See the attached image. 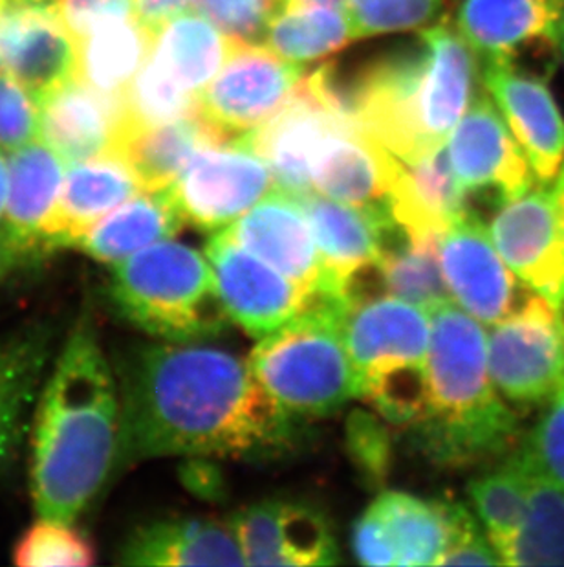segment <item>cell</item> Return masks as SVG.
<instances>
[{"label":"cell","mask_w":564,"mask_h":567,"mask_svg":"<svg viewBox=\"0 0 564 567\" xmlns=\"http://www.w3.org/2000/svg\"><path fill=\"white\" fill-rule=\"evenodd\" d=\"M354 120L332 81L331 64L304 72L292 97L267 124L244 140L264 158L275 188L292 195L312 192V169L326 142Z\"/></svg>","instance_id":"cell-7"},{"label":"cell","mask_w":564,"mask_h":567,"mask_svg":"<svg viewBox=\"0 0 564 567\" xmlns=\"http://www.w3.org/2000/svg\"><path fill=\"white\" fill-rule=\"evenodd\" d=\"M555 203H557V212H560L561 228H563L564 236V162L561 166L560 175L555 178L554 184Z\"/></svg>","instance_id":"cell-52"},{"label":"cell","mask_w":564,"mask_h":567,"mask_svg":"<svg viewBox=\"0 0 564 567\" xmlns=\"http://www.w3.org/2000/svg\"><path fill=\"white\" fill-rule=\"evenodd\" d=\"M39 140L66 166L114 150L125 124V96L107 94L77 78L39 100Z\"/></svg>","instance_id":"cell-22"},{"label":"cell","mask_w":564,"mask_h":567,"mask_svg":"<svg viewBox=\"0 0 564 567\" xmlns=\"http://www.w3.org/2000/svg\"><path fill=\"white\" fill-rule=\"evenodd\" d=\"M155 39L136 16L97 24L75 41V78L97 91L125 96Z\"/></svg>","instance_id":"cell-32"},{"label":"cell","mask_w":564,"mask_h":567,"mask_svg":"<svg viewBox=\"0 0 564 567\" xmlns=\"http://www.w3.org/2000/svg\"><path fill=\"white\" fill-rule=\"evenodd\" d=\"M228 144L200 113L169 124L123 127L114 153L133 167L147 192H160L175 184L198 151Z\"/></svg>","instance_id":"cell-29"},{"label":"cell","mask_w":564,"mask_h":567,"mask_svg":"<svg viewBox=\"0 0 564 567\" xmlns=\"http://www.w3.org/2000/svg\"><path fill=\"white\" fill-rule=\"evenodd\" d=\"M191 6L228 38L261 44L268 24L284 8L282 0H191Z\"/></svg>","instance_id":"cell-40"},{"label":"cell","mask_w":564,"mask_h":567,"mask_svg":"<svg viewBox=\"0 0 564 567\" xmlns=\"http://www.w3.org/2000/svg\"><path fill=\"white\" fill-rule=\"evenodd\" d=\"M334 80L346 114L401 162L448 144L474 97V50L448 17L426 28L410 52L363 69L352 83Z\"/></svg>","instance_id":"cell-3"},{"label":"cell","mask_w":564,"mask_h":567,"mask_svg":"<svg viewBox=\"0 0 564 567\" xmlns=\"http://www.w3.org/2000/svg\"><path fill=\"white\" fill-rule=\"evenodd\" d=\"M440 265L451 300L482 326L501 321L521 301V281L497 250L488 225L473 212L443 231Z\"/></svg>","instance_id":"cell-14"},{"label":"cell","mask_w":564,"mask_h":567,"mask_svg":"<svg viewBox=\"0 0 564 567\" xmlns=\"http://www.w3.org/2000/svg\"><path fill=\"white\" fill-rule=\"evenodd\" d=\"M116 373L88 318L75 323L32 419L30 493L38 516L74 524L116 468Z\"/></svg>","instance_id":"cell-2"},{"label":"cell","mask_w":564,"mask_h":567,"mask_svg":"<svg viewBox=\"0 0 564 567\" xmlns=\"http://www.w3.org/2000/svg\"><path fill=\"white\" fill-rule=\"evenodd\" d=\"M346 443L352 461L363 477L373 485L384 482L389 472L393 452L385 424L374 417L373 413L356 410L346 424Z\"/></svg>","instance_id":"cell-43"},{"label":"cell","mask_w":564,"mask_h":567,"mask_svg":"<svg viewBox=\"0 0 564 567\" xmlns=\"http://www.w3.org/2000/svg\"><path fill=\"white\" fill-rule=\"evenodd\" d=\"M532 483V463L521 443L469 483V498L497 555L521 527ZM501 558V557H499Z\"/></svg>","instance_id":"cell-34"},{"label":"cell","mask_w":564,"mask_h":567,"mask_svg":"<svg viewBox=\"0 0 564 567\" xmlns=\"http://www.w3.org/2000/svg\"><path fill=\"white\" fill-rule=\"evenodd\" d=\"M22 257L19 256L13 245L8 241V237L0 230V278L6 272H10L11 268L15 267L17 261H21Z\"/></svg>","instance_id":"cell-49"},{"label":"cell","mask_w":564,"mask_h":567,"mask_svg":"<svg viewBox=\"0 0 564 567\" xmlns=\"http://www.w3.org/2000/svg\"><path fill=\"white\" fill-rule=\"evenodd\" d=\"M345 338L359 391L385 373L426 368L431 315L396 296H374L348 307Z\"/></svg>","instance_id":"cell-15"},{"label":"cell","mask_w":564,"mask_h":567,"mask_svg":"<svg viewBox=\"0 0 564 567\" xmlns=\"http://www.w3.org/2000/svg\"><path fill=\"white\" fill-rule=\"evenodd\" d=\"M108 300L123 320L164 342H206L228 327L208 257L160 241L113 265Z\"/></svg>","instance_id":"cell-6"},{"label":"cell","mask_w":564,"mask_h":567,"mask_svg":"<svg viewBox=\"0 0 564 567\" xmlns=\"http://www.w3.org/2000/svg\"><path fill=\"white\" fill-rule=\"evenodd\" d=\"M429 315L427 402L409 429L415 446L443 466L501 460L521 443V426L491 377L485 326L455 301Z\"/></svg>","instance_id":"cell-4"},{"label":"cell","mask_w":564,"mask_h":567,"mask_svg":"<svg viewBox=\"0 0 564 567\" xmlns=\"http://www.w3.org/2000/svg\"><path fill=\"white\" fill-rule=\"evenodd\" d=\"M96 563V549L74 524L38 519L13 547V564L22 567H86Z\"/></svg>","instance_id":"cell-38"},{"label":"cell","mask_w":564,"mask_h":567,"mask_svg":"<svg viewBox=\"0 0 564 567\" xmlns=\"http://www.w3.org/2000/svg\"><path fill=\"white\" fill-rule=\"evenodd\" d=\"M488 362L510 404L544 406L564 380V318L543 296L528 295L488 332Z\"/></svg>","instance_id":"cell-8"},{"label":"cell","mask_w":564,"mask_h":567,"mask_svg":"<svg viewBox=\"0 0 564 567\" xmlns=\"http://www.w3.org/2000/svg\"><path fill=\"white\" fill-rule=\"evenodd\" d=\"M443 0H346L354 38L409 32L437 21Z\"/></svg>","instance_id":"cell-39"},{"label":"cell","mask_w":564,"mask_h":567,"mask_svg":"<svg viewBox=\"0 0 564 567\" xmlns=\"http://www.w3.org/2000/svg\"><path fill=\"white\" fill-rule=\"evenodd\" d=\"M52 0H11V4H49Z\"/></svg>","instance_id":"cell-54"},{"label":"cell","mask_w":564,"mask_h":567,"mask_svg":"<svg viewBox=\"0 0 564 567\" xmlns=\"http://www.w3.org/2000/svg\"><path fill=\"white\" fill-rule=\"evenodd\" d=\"M564 0H458V32L488 60L516 61L535 43L554 47Z\"/></svg>","instance_id":"cell-26"},{"label":"cell","mask_w":564,"mask_h":567,"mask_svg":"<svg viewBox=\"0 0 564 567\" xmlns=\"http://www.w3.org/2000/svg\"><path fill=\"white\" fill-rule=\"evenodd\" d=\"M273 186L267 162L242 136L198 151L167 189L186 225L220 231L267 197Z\"/></svg>","instance_id":"cell-10"},{"label":"cell","mask_w":564,"mask_h":567,"mask_svg":"<svg viewBox=\"0 0 564 567\" xmlns=\"http://www.w3.org/2000/svg\"><path fill=\"white\" fill-rule=\"evenodd\" d=\"M295 198L306 214L326 276L337 295L345 298L352 279L378 265L398 225L389 208L352 206L315 192Z\"/></svg>","instance_id":"cell-19"},{"label":"cell","mask_w":564,"mask_h":567,"mask_svg":"<svg viewBox=\"0 0 564 567\" xmlns=\"http://www.w3.org/2000/svg\"><path fill=\"white\" fill-rule=\"evenodd\" d=\"M354 551L365 566H396L395 547L390 544L384 519L376 505L365 511L354 527Z\"/></svg>","instance_id":"cell-46"},{"label":"cell","mask_w":564,"mask_h":567,"mask_svg":"<svg viewBox=\"0 0 564 567\" xmlns=\"http://www.w3.org/2000/svg\"><path fill=\"white\" fill-rule=\"evenodd\" d=\"M345 10L323 6H284L268 24L262 44L293 63L337 54L354 41Z\"/></svg>","instance_id":"cell-37"},{"label":"cell","mask_w":564,"mask_h":567,"mask_svg":"<svg viewBox=\"0 0 564 567\" xmlns=\"http://www.w3.org/2000/svg\"><path fill=\"white\" fill-rule=\"evenodd\" d=\"M133 4L136 19L158 33L170 19L187 13L191 0H133Z\"/></svg>","instance_id":"cell-47"},{"label":"cell","mask_w":564,"mask_h":567,"mask_svg":"<svg viewBox=\"0 0 564 567\" xmlns=\"http://www.w3.org/2000/svg\"><path fill=\"white\" fill-rule=\"evenodd\" d=\"M304 69L267 44L234 41L224 66L200 92L198 113L224 142L242 138L286 105Z\"/></svg>","instance_id":"cell-9"},{"label":"cell","mask_w":564,"mask_h":567,"mask_svg":"<svg viewBox=\"0 0 564 567\" xmlns=\"http://www.w3.org/2000/svg\"><path fill=\"white\" fill-rule=\"evenodd\" d=\"M184 482L197 494H203L211 498L213 494L220 491L219 472L213 466L206 465L203 461H195L184 468Z\"/></svg>","instance_id":"cell-48"},{"label":"cell","mask_w":564,"mask_h":567,"mask_svg":"<svg viewBox=\"0 0 564 567\" xmlns=\"http://www.w3.org/2000/svg\"><path fill=\"white\" fill-rule=\"evenodd\" d=\"M6 4H11V0H0V8Z\"/></svg>","instance_id":"cell-55"},{"label":"cell","mask_w":564,"mask_h":567,"mask_svg":"<svg viewBox=\"0 0 564 567\" xmlns=\"http://www.w3.org/2000/svg\"><path fill=\"white\" fill-rule=\"evenodd\" d=\"M229 320L261 340L306 311L321 296L301 289L261 257L240 247L224 230L215 231L206 254Z\"/></svg>","instance_id":"cell-12"},{"label":"cell","mask_w":564,"mask_h":567,"mask_svg":"<svg viewBox=\"0 0 564 567\" xmlns=\"http://www.w3.org/2000/svg\"><path fill=\"white\" fill-rule=\"evenodd\" d=\"M499 557L501 566H564V487L533 463L526 514Z\"/></svg>","instance_id":"cell-36"},{"label":"cell","mask_w":564,"mask_h":567,"mask_svg":"<svg viewBox=\"0 0 564 567\" xmlns=\"http://www.w3.org/2000/svg\"><path fill=\"white\" fill-rule=\"evenodd\" d=\"M50 4L74 41L97 24L134 16L133 0H52Z\"/></svg>","instance_id":"cell-45"},{"label":"cell","mask_w":564,"mask_h":567,"mask_svg":"<svg viewBox=\"0 0 564 567\" xmlns=\"http://www.w3.org/2000/svg\"><path fill=\"white\" fill-rule=\"evenodd\" d=\"M374 505L395 547L396 566H438L451 535V502L385 493Z\"/></svg>","instance_id":"cell-33"},{"label":"cell","mask_w":564,"mask_h":567,"mask_svg":"<svg viewBox=\"0 0 564 567\" xmlns=\"http://www.w3.org/2000/svg\"><path fill=\"white\" fill-rule=\"evenodd\" d=\"M0 70L38 100L75 75V41L52 4L0 8Z\"/></svg>","instance_id":"cell-21"},{"label":"cell","mask_w":564,"mask_h":567,"mask_svg":"<svg viewBox=\"0 0 564 567\" xmlns=\"http://www.w3.org/2000/svg\"><path fill=\"white\" fill-rule=\"evenodd\" d=\"M282 6H323V8L345 10L346 0H282Z\"/></svg>","instance_id":"cell-51"},{"label":"cell","mask_w":564,"mask_h":567,"mask_svg":"<svg viewBox=\"0 0 564 567\" xmlns=\"http://www.w3.org/2000/svg\"><path fill=\"white\" fill-rule=\"evenodd\" d=\"M116 468L139 461L257 457L286 449L293 417L239 357L192 343H134L116 368Z\"/></svg>","instance_id":"cell-1"},{"label":"cell","mask_w":564,"mask_h":567,"mask_svg":"<svg viewBox=\"0 0 564 567\" xmlns=\"http://www.w3.org/2000/svg\"><path fill=\"white\" fill-rule=\"evenodd\" d=\"M401 162L356 124L337 131L312 169V192L363 208H389Z\"/></svg>","instance_id":"cell-24"},{"label":"cell","mask_w":564,"mask_h":567,"mask_svg":"<svg viewBox=\"0 0 564 567\" xmlns=\"http://www.w3.org/2000/svg\"><path fill=\"white\" fill-rule=\"evenodd\" d=\"M246 566H332L340 563L331 525L310 505L267 499L231 519Z\"/></svg>","instance_id":"cell-18"},{"label":"cell","mask_w":564,"mask_h":567,"mask_svg":"<svg viewBox=\"0 0 564 567\" xmlns=\"http://www.w3.org/2000/svg\"><path fill=\"white\" fill-rule=\"evenodd\" d=\"M385 295L431 312L452 301L440 265V237H410L399 226L379 257Z\"/></svg>","instance_id":"cell-35"},{"label":"cell","mask_w":564,"mask_h":567,"mask_svg":"<svg viewBox=\"0 0 564 567\" xmlns=\"http://www.w3.org/2000/svg\"><path fill=\"white\" fill-rule=\"evenodd\" d=\"M125 566H246L231 522L195 516L142 525L119 551Z\"/></svg>","instance_id":"cell-25"},{"label":"cell","mask_w":564,"mask_h":567,"mask_svg":"<svg viewBox=\"0 0 564 567\" xmlns=\"http://www.w3.org/2000/svg\"><path fill=\"white\" fill-rule=\"evenodd\" d=\"M8 178H10L8 156H6L4 151H0V223L4 217L6 198H8Z\"/></svg>","instance_id":"cell-50"},{"label":"cell","mask_w":564,"mask_h":567,"mask_svg":"<svg viewBox=\"0 0 564 567\" xmlns=\"http://www.w3.org/2000/svg\"><path fill=\"white\" fill-rule=\"evenodd\" d=\"M8 198L0 230L19 256H39V239L63 186L66 162L35 140L8 153Z\"/></svg>","instance_id":"cell-28"},{"label":"cell","mask_w":564,"mask_h":567,"mask_svg":"<svg viewBox=\"0 0 564 567\" xmlns=\"http://www.w3.org/2000/svg\"><path fill=\"white\" fill-rule=\"evenodd\" d=\"M234 39L220 32L208 19L181 13L156 33L147 61L173 85L192 96L211 83L228 61Z\"/></svg>","instance_id":"cell-31"},{"label":"cell","mask_w":564,"mask_h":567,"mask_svg":"<svg viewBox=\"0 0 564 567\" xmlns=\"http://www.w3.org/2000/svg\"><path fill=\"white\" fill-rule=\"evenodd\" d=\"M184 226L169 189H144L103 217L75 248L96 261L116 265L155 243L173 239Z\"/></svg>","instance_id":"cell-30"},{"label":"cell","mask_w":564,"mask_h":567,"mask_svg":"<svg viewBox=\"0 0 564 567\" xmlns=\"http://www.w3.org/2000/svg\"><path fill=\"white\" fill-rule=\"evenodd\" d=\"M52 348L54 332L46 323H30L0 337V471L15 460L32 429Z\"/></svg>","instance_id":"cell-23"},{"label":"cell","mask_w":564,"mask_h":567,"mask_svg":"<svg viewBox=\"0 0 564 567\" xmlns=\"http://www.w3.org/2000/svg\"><path fill=\"white\" fill-rule=\"evenodd\" d=\"M521 449L539 471L564 487V380L532 432L521 440Z\"/></svg>","instance_id":"cell-42"},{"label":"cell","mask_w":564,"mask_h":567,"mask_svg":"<svg viewBox=\"0 0 564 567\" xmlns=\"http://www.w3.org/2000/svg\"><path fill=\"white\" fill-rule=\"evenodd\" d=\"M139 192L144 186L133 167L114 151L70 164L41 231L39 254L77 247L103 217Z\"/></svg>","instance_id":"cell-20"},{"label":"cell","mask_w":564,"mask_h":567,"mask_svg":"<svg viewBox=\"0 0 564 567\" xmlns=\"http://www.w3.org/2000/svg\"><path fill=\"white\" fill-rule=\"evenodd\" d=\"M491 239L522 287L564 311V236L552 184L499 204Z\"/></svg>","instance_id":"cell-11"},{"label":"cell","mask_w":564,"mask_h":567,"mask_svg":"<svg viewBox=\"0 0 564 567\" xmlns=\"http://www.w3.org/2000/svg\"><path fill=\"white\" fill-rule=\"evenodd\" d=\"M224 231L301 289L337 295L321 262L303 206L292 193L273 189Z\"/></svg>","instance_id":"cell-17"},{"label":"cell","mask_w":564,"mask_h":567,"mask_svg":"<svg viewBox=\"0 0 564 567\" xmlns=\"http://www.w3.org/2000/svg\"><path fill=\"white\" fill-rule=\"evenodd\" d=\"M438 566H501L488 533L466 505L451 502V535Z\"/></svg>","instance_id":"cell-44"},{"label":"cell","mask_w":564,"mask_h":567,"mask_svg":"<svg viewBox=\"0 0 564 567\" xmlns=\"http://www.w3.org/2000/svg\"><path fill=\"white\" fill-rule=\"evenodd\" d=\"M468 198L443 145L431 155L399 164L389 209L396 225L410 237H442L449 226L468 214Z\"/></svg>","instance_id":"cell-27"},{"label":"cell","mask_w":564,"mask_h":567,"mask_svg":"<svg viewBox=\"0 0 564 567\" xmlns=\"http://www.w3.org/2000/svg\"><path fill=\"white\" fill-rule=\"evenodd\" d=\"M446 151L452 173L468 197L490 195L502 204L537 184L506 120L485 94L473 97L449 134Z\"/></svg>","instance_id":"cell-13"},{"label":"cell","mask_w":564,"mask_h":567,"mask_svg":"<svg viewBox=\"0 0 564 567\" xmlns=\"http://www.w3.org/2000/svg\"><path fill=\"white\" fill-rule=\"evenodd\" d=\"M554 49L560 52L561 61L564 63V11L561 13L557 27H555Z\"/></svg>","instance_id":"cell-53"},{"label":"cell","mask_w":564,"mask_h":567,"mask_svg":"<svg viewBox=\"0 0 564 567\" xmlns=\"http://www.w3.org/2000/svg\"><path fill=\"white\" fill-rule=\"evenodd\" d=\"M484 86L539 184H554L564 162V116L549 83L516 61H484Z\"/></svg>","instance_id":"cell-16"},{"label":"cell","mask_w":564,"mask_h":567,"mask_svg":"<svg viewBox=\"0 0 564 567\" xmlns=\"http://www.w3.org/2000/svg\"><path fill=\"white\" fill-rule=\"evenodd\" d=\"M346 311L348 303L340 296H321L251 351L253 375L292 417H328L357 396Z\"/></svg>","instance_id":"cell-5"},{"label":"cell","mask_w":564,"mask_h":567,"mask_svg":"<svg viewBox=\"0 0 564 567\" xmlns=\"http://www.w3.org/2000/svg\"><path fill=\"white\" fill-rule=\"evenodd\" d=\"M41 107L33 92L0 70V151L13 153L39 140Z\"/></svg>","instance_id":"cell-41"}]
</instances>
